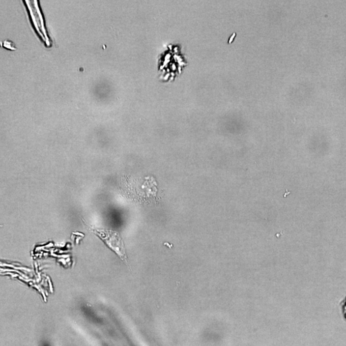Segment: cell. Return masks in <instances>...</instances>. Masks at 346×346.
<instances>
[{
    "mask_svg": "<svg viewBox=\"0 0 346 346\" xmlns=\"http://www.w3.org/2000/svg\"><path fill=\"white\" fill-rule=\"evenodd\" d=\"M11 44L12 45V44H12L11 43H9V42L6 41L4 43V46L6 47V48H10V49H14L15 48H12V47L11 46Z\"/></svg>",
    "mask_w": 346,
    "mask_h": 346,
    "instance_id": "cell-1",
    "label": "cell"
}]
</instances>
